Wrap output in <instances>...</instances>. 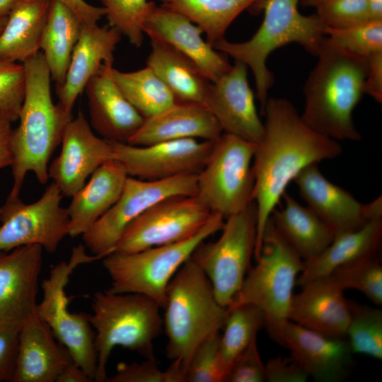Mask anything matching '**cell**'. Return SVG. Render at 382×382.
I'll list each match as a JSON object with an SVG mask.
<instances>
[{
    "label": "cell",
    "instance_id": "cell-1",
    "mask_svg": "<svg viewBox=\"0 0 382 382\" xmlns=\"http://www.w3.org/2000/svg\"><path fill=\"white\" fill-rule=\"evenodd\" d=\"M265 134L253 161L252 199L257 207L256 260L266 224L289 183L306 166L339 156V142L311 128L295 106L282 98H267Z\"/></svg>",
    "mask_w": 382,
    "mask_h": 382
},
{
    "label": "cell",
    "instance_id": "cell-2",
    "mask_svg": "<svg viewBox=\"0 0 382 382\" xmlns=\"http://www.w3.org/2000/svg\"><path fill=\"white\" fill-rule=\"evenodd\" d=\"M316 56L317 63L303 86L302 120L336 141L359 140L361 135L352 114L364 94L368 59L339 47L326 36Z\"/></svg>",
    "mask_w": 382,
    "mask_h": 382
},
{
    "label": "cell",
    "instance_id": "cell-3",
    "mask_svg": "<svg viewBox=\"0 0 382 382\" xmlns=\"http://www.w3.org/2000/svg\"><path fill=\"white\" fill-rule=\"evenodd\" d=\"M23 64L25 90L19 125L12 129L10 138L13 185L8 198L19 197L29 172L40 183H47L49 161L73 118L53 103L51 76L42 53L39 52Z\"/></svg>",
    "mask_w": 382,
    "mask_h": 382
},
{
    "label": "cell",
    "instance_id": "cell-4",
    "mask_svg": "<svg viewBox=\"0 0 382 382\" xmlns=\"http://www.w3.org/2000/svg\"><path fill=\"white\" fill-rule=\"evenodd\" d=\"M299 1L255 0L248 10L253 14L264 12L263 21L255 33L245 42H233L224 38L214 45L216 50L250 69L262 112L274 82L272 73L267 66L269 55L282 46L296 42L316 56L325 37V27L317 16L302 15L298 10Z\"/></svg>",
    "mask_w": 382,
    "mask_h": 382
},
{
    "label": "cell",
    "instance_id": "cell-5",
    "mask_svg": "<svg viewBox=\"0 0 382 382\" xmlns=\"http://www.w3.org/2000/svg\"><path fill=\"white\" fill-rule=\"evenodd\" d=\"M163 309L166 356L186 373L196 349L222 329L227 307L218 302L209 279L190 257L170 281Z\"/></svg>",
    "mask_w": 382,
    "mask_h": 382
},
{
    "label": "cell",
    "instance_id": "cell-6",
    "mask_svg": "<svg viewBox=\"0 0 382 382\" xmlns=\"http://www.w3.org/2000/svg\"><path fill=\"white\" fill-rule=\"evenodd\" d=\"M89 322L95 329L97 371L94 381L104 382L108 359L115 347L155 359L154 342L163 328L161 308L151 299L136 293L105 289L94 294Z\"/></svg>",
    "mask_w": 382,
    "mask_h": 382
},
{
    "label": "cell",
    "instance_id": "cell-7",
    "mask_svg": "<svg viewBox=\"0 0 382 382\" xmlns=\"http://www.w3.org/2000/svg\"><path fill=\"white\" fill-rule=\"evenodd\" d=\"M256 262L228 307L242 303L258 307L265 316V328L277 340L282 325L289 320L293 290L304 261L278 233L270 217Z\"/></svg>",
    "mask_w": 382,
    "mask_h": 382
},
{
    "label": "cell",
    "instance_id": "cell-8",
    "mask_svg": "<svg viewBox=\"0 0 382 382\" xmlns=\"http://www.w3.org/2000/svg\"><path fill=\"white\" fill-rule=\"evenodd\" d=\"M224 222L223 216L212 212L207 224L187 240L135 253L113 252L104 257L103 264L111 279L108 289L144 295L163 309L171 279L202 241L223 228Z\"/></svg>",
    "mask_w": 382,
    "mask_h": 382
},
{
    "label": "cell",
    "instance_id": "cell-9",
    "mask_svg": "<svg viewBox=\"0 0 382 382\" xmlns=\"http://www.w3.org/2000/svg\"><path fill=\"white\" fill-rule=\"evenodd\" d=\"M257 145L225 132L213 141L197 179V195L211 212L226 219L253 202V161Z\"/></svg>",
    "mask_w": 382,
    "mask_h": 382
},
{
    "label": "cell",
    "instance_id": "cell-10",
    "mask_svg": "<svg viewBox=\"0 0 382 382\" xmlns=\"http://www.w3.org/2000/svg\"><path fill=\"white\" fill-rule=\"evenodd\" d=\"M100 259L99 256L88 255L82 245L73 248L69 260L54 265L48 278L43 280L42 299L36 306L39 318L93 381L97 371L94 333L88 316L69 311L65 289L69 277L77 267Z\"/></svg>",
    "mask_w": 382,
    "mask_h": 382
},
{
    "label": "cell",
    "instance_id": "cell-11",
    "mask_svg": "<svg viewBox=\"0 0 382 382\" xmlns=\"http://www.w3.org/2000/svg\"><path fill=\"white\" fill-rule=\"evenodd\" d=\"M257 207L251 202L242 211L226 218L221 235L202 241L191 257L212 286L218 302L228 307L250 269L257 238Z\"/></svg>",
    "mask_w": 382,
    "mask_h": 382
},
{
    "label": "cell",
    "instance_id": "cell-12",
    "mask_svg": "<svg viewBox=\"0 0 382 382\" xmlns=\"http://www.w3.org/2000/svg\"><path fill=\"white\" fill-rule=\"evenodd\" d=\"M197 174L161 180L128 176L115 204L83 236L91 253L103 259L112 253L126 227L158 201L176 195H195Z\"/></svg>",
    "mask_w": 382,
    "mask_h": 382
},
{
    "label": "cell",
    "instance_id": "cell-13",
    "mask_svg": "<svg viewBox=\"0 0 382 382\" xmlns=\"http://www.w3.org/2000/svg\"><path fill=\"white\" fill-rule=\"evenodd\" d=\"M212 214L197 195L166 197L126 227L113 252L135 253L187 240L207 224Z\"/></svg>",
    "mask_w": 382,
    "mask_h": 382
},
{
    "label": "cell",
    "instance_id": "cell-14",
    "mask_svg": "<svg viewBox=\"0 0 382 382\" xmlns=\"http://www.w3.org/2000/svg\"><path fill=\"white\" fill-rule=\"evenodd\" d=\"M63 197L52 182L33 203L25 204L20 197H7L0 212V251L39 245L47 253H54L69 236L67 209L61 205Z\"/></svg>",
    "mask_w": 382,
    "mask_h": 382
},
{
    "label": "cell",
    "instance_id": "cell-15",
    "mask_svg": "<svg viewBox=\"0 0 382 382\" xmlns=\"http://www.w3.org/2000/svg\"><path fill=\"white\" fill-rule=\"evenodd\" d=\"M112 158L120 161L128 176L161 180L184 174H197L203 168L213 141L182 139L146 146L108 141Z\"/></svg>",
    "mask_w": 382,
    "mask_h": 382
},
{
    "label": "cell",
    "instance_id": "cell-16",
    "mask_svg": "<svg viewBox=\"0 0 382 382\" xmlns=\"http://www.w3.org/2000/svg\"><path fill=\"white\" fill-rule=\"evenodd\" d=\"M59 156L48 166V176L63 196L71 197L103 163L112 158L110 143L96 135L79 111L66 125Z\"/></svg>",
    "mask_w": 382,
    "mask_h": 382
},
{
    "label": "cell",
    "instance_id": "cell-17",
    "mask_svg": "<svg viewBox=\"0 0 382 382\" xmlns=\"http://www.w3.org/2000/svg\"><path fill=\"white\" fill-rule=\"evenodd\" d=\"M223 132L258 144L265 134L257 111L255 94L248 80V67L235 61L230 69L211 82L203 101Z\"/></svg>",
    "mask_w": 382,
    "mask_h": 382
},
{
    "label": "cell",
    "instance_id": "cell-18",
    "mask_svg": "<svg viewBox=\"0 0 382 382\" xmlns=\"http://www.w3.org/2000/svg\"><path fill=\"white\" fill-rule=\"evenodd\" d=\"M290 351L308 376L320 382H338L352 364L353 352L345 337L328 336L287 320L276 340Z\"/></svg>",
    "mask_w": 382,
    "mask_h": 382
},
{
    "label": "cell",
    "instance_id": "cell-19",
    "mask_svg": "<svg viewBox=\"0 0 382 382\" xmlns=\"http://www.w3.org/2000/svg\"><path fill=\"white\" fill-rule=\"evenodd\" d=\"M150 40L163 42L191 59L214 82L231 68L226 55L202 37V30L182 14L154 5L144 23Z\"/></svg>",
    "mask_w": 382,
    "mask_h": 382
},
{
    "label": "cell",
    "instance_id": "cell-20",
    "mask_svg": "<svg viewBox=\"0 0 382 382\" xmlns=\"http://www.w3.org/2000/svg\"><path fill=\"white\" fill-rule=\"evenodd\" d=\"M122 35L109 25L82 23L63 85L57 89V105L72 116L74 103L88 82L105 67L112 66L114 52Z\"/></svg>",
    "mask_w": 382,
    "mask_h": 382
},
{
    "label": "cell",
    "instance_id": "cell-21",
    "mask_svg": "<svg viewBox=\"0 0 382 382\" xmlns=\"http://www.w3.org/2000/svg\"><path fill=\"white\" fill-rule=\"evenodd\" d=\"M43 250L28 245L0 251V320L22 323L35 311Z\"/></svg>",
    "mask_w": 382,
    "mask_h": 382
},
{
    "label": "cell",
    "instance_id": "cell-22",
    "mask_svg": "<svg viewBox=\"0 0 382 382\" xmlns=\"http://www.w3.org/2000/svg\"><path fill=\"white\" fill-rule=\"evenodd\" d=\"M332 275L315 279L294 294L289 320L335 337H346L350 318L349 300Z\"/></svg>",
    "mask_w": 382,
    "mask_h": 382
},
{
    "label": "cell",
    "instance_id": "cell-23",
    "mask_svg": "<svg viewBox=\"0 0 382 382\" xmlns=\"http://www.w3.org/2000/svg\"><path fill=\"white\" fill-rule=\"evenodd\" d=\"M72 359L68 349L37 316L36 310L22 322L16 369L12 382H56Z\"/></svg>",
    "mask_w": 382,
    "mask_h": 382
},
{
    "label": "cell",
    "instance_id": "cell-24",
    "mask_svg": "<svg viewBox=\"0 0 382 382\" xmlns=\"http://www.w3.org/2000/svg\"><path fill=\"white\" fill-rule=\"evenodd\" d=\"M294 180L307 207L330 226L335 235L359 229L368 222L364 214V204L328 180L318 163L305 167Z\"/></svg>",
    "mask_w": 382,
    "mask_h": 382
},
{
    "label": "cell",
    "instance_id": "cell-25",
    "mask_svg": "<svg viewBox=\"0 0 382 382\" xmlns=\"http://www.w3.org/2000/svg\"><path fill=\"white\" fill-rule=\"evenodd\" d=\"M84 91L92 129L107 141L128 143L145 118L127 100L105 69L88 82Z\"/></svg>",
    "mask_w": 382,
    "mask_h": 382
},
{
    "label": "cell",
    "instance_id": "cell-26",
    "mask_svg": "<svg viewBox=\"0 0 382 382\" xmlns=\"http://www.w3.org/2000/svg\"><path fill=\"white\" fill-rule=\"evenodd\" d=\"M222 133L218 121L204 105L177 102L163 112L145 118L128 144L146 146L182 139L214 141Z\"/></svg>",
    "mask_w": 382,
    "mask_h": 382
},
{
    "label": "cell",
    "instance_id": "cell-27",
    "mask_svg": "<svg viewBox=\"0 0 382 382\" xmlns=\"http://www.w3.org/2000/svg\"><path fill=\"white\" fill-rule=\"evenodd\" d=\"M128 178L123 165L112 158L91 175L88 182L71 197L66 208L69 236H83L117 201Z\"/></svg>",
    "mask_w": 382,
    "mask_h": 382
},
{
    "label": "cell",
    "instance_id": "cell-28",
    "mask_svg": "<svg viewBox=\"0 0 382 382\" xmlns=\"http://www.w3.org/2000/svg\"><path fill=\"white\" fill-rule=\"evenodd\" d=\"M381 237L382 219L369 221L359 229L336 234L321 253L304 261L296 284L302 287L315 279L330 275L343 265L376 255Z\"/></svg>",
    "mask_w": 382,
    "mask_h": 382
},
{
    "label": "cell",
    "instance_id": "cell-29",
    "mask_svg": "<svg viewBox=\"0 0 382 382\" xmlns=\"http://www.w3.org/2000/svg\"><path fill=\"white\" fill-rule=\"evenodd\" d=\"M284 206L274 209L270 219L278 233L302 259L307 260L321 253L335 233L309 207L299 204L286 191Z\"/></svg>",
    "mask_w": 382,
    "mask_h": 382
},
{
    "label": "cell",
    "instance_id": "cell-30",
    "mask_svg": "<svg viewBox=\"0 0 382 382\" xmlns=\"http://www.w3.org/2000/svg\"><path fill=\"white\" fill-rule=\"evenodd\" d=\"M51 0H17L0 35V59L24 63L40 50Z\"/></svg>",
    "mask_w": 382,
    "mask_h": 382
},
{
    "label": "cell",
    "instance_id": "cell-31",
    "mask_svg": "<svg viewBox=\"0 0 382 382\" xmlns=\"http://www.w3.org/2000/svg\"><path fill=\"white\" fill-rule=\"evenodd\" d=\"M149 66L170 91L178 103H202L212 81L188 57L171 47L150 40Z\"/></svg>",
    "mask_w": 382,
    "mask_h": 382
},
{
    "label": "cell",
    "instance_id": "cell-32",
    "mask_svg": "<svg viewBox=\"0 0 382 382\" xmlns=\"http://www.w3.org/2000/svg\"><path fill=\"white\" fill-rule=\"evenodd\" d=\"M81 26V21L71 9L59 1L51 0L40 50L57 89L64 83Z\"/></svg>",
    "mask_w": 382,
    "mask_h": 382
},
{
    "label": "cell",
    "instance_id": "cell-33",
    "mask_svg": "<svg viewBox=\"0 0 382 382\" xmlns=\"http://www.w3.org/2000/svg\"><path fill=\"white\" fill-rule=\"evenodd\" d=\"M105 71L144 118L157 115L177 103L170 91L148 66L129 72L112 66L105 68Z\"/></svg>",
    "mask_w": 382,
    "mask_h": 382
},
{
    "label": "cell",
    "instance_id": "cell-34",
    "mask_svg": "<svg viewBox=\"0 0 382 382\" xmlns=\"http://www.w3.org/2000/svg\"><path fill=\"white\" fill-rule=\"evenodd\" d=\"M161 6L175 11L197 25L213 45L224 38L226 30L255 0H160Z\"/></svg>",
    "mask_w": 382,
    "mask_h": 382
},
{
    "label": "cell",
    "instance_id": "cell-35",
    "mask_svg": "<svg viewBox=\"0 0 382 382\" xmlns=\"http://www.w3.org/2000/svg\"><path fill=\"white\" fill-rule=\"evenodd\" d=\"M227 311L222 328L224 332L220 334L219 352L228 374L234 360L257 338V332L265 327L266 318L258 307L250 303L229 306Z\"/></svg>",
    "mask_w": 382,
    "mask_h": 382
},
{
    "label": "cell",
    "instance_id": "cell-36",
    "mask_svg": "<svg viewBox=\"0 0 382 382\" xmlns=\"http://www.w3.org/2000/svg\"><path fill=\"white\" fill-rule=\"evenodd\" d=\"M346 337L353 354L382 359V311L349 301Z\"/></svg>",
    "mask_w": 382,
    "mask_h": 382
},
{
    "label": "cell",
    "instance_id": "cell-37",
    "mask_svg": "<svg viewBox=\"0 0 382 382\" xmlns=\"http://www.w3.org/2000/svg\"><path fill=\"white\" fill-rule=\"evenodd\" d=\"M376 255L343 265L330 275L343 290H357L374 303L381 306L382 265Z\"/></svg>",
    "mask_w": 382,
    "mask_h": 382
},
{
    "label": "cell",
    "instance_id": "cell-38",
    "mask_svg": "<svg viewBox=\"0 0 382 382\" xmlns=\"http://www.w3.org/2000/svg\"><path fill=\"white\" fill-rule=\"evenodd\" d=\"M108 25L139 47L144 40V23L155 4L149 0H100Z\"/></svg>",
    "mask_w": 382,
    "mask_h": 382
},
{
    "label": "cell",
    "instance_id": "cell-39",
    "mask_svg": "<svg viewBox=\"0 0 382 382\" xmlns=\"http://www.w3.org/2000/svg\"><path fill=\"white\" fill-rule=\"evenodd\" d=\"M325 34L339 47L366 59L382 52V20L369 19L343 28H325Z\"/></svg>",
    "mask_w": 382,
    "mask_h": 382
},
{
    "label": "cell",
    "instance_id": "cell-40",
    "mask_svg": "<svg viewBox=\"0 0 382 382\" xmlns=\"http://www.w3.org/2000/svg\"><path fill=\"white\" fill-rule=\"evenodd\" d=\"M219 332L204 340L193 353L185 382H225L227 375L220 357Z\"/></svg>",
    "mask_w": 382,
    "mask_h": 382
},
{
    "label": "cell",
    "instance_id": "cell-41",
    "mask_svg": "<svg viewBox=\"0 0 382 382\" xmlns=\"http://www.w3.org/2000/svg\"><path fill=\"white\" fill-rule=\"evenodd\" d=\"M25 90L23 64L0 59V114L4 120H18Z\"/></svg>",
    "mask_w": 382,
    "mask_h": 382
},
{
    "label": "cell",
    "instance_id": "cell-42",
    "mask_svg": "<svg viewBox=\"0 0 382 382\" xmlns=\"http://www.w3.org/2000/svg\"><path fill=\"white\" fill-rule=\"evenodd\" d=\"M105 382H185V373L175 362L162 371L155 359H146L141 363H120L115 374L108 376Z\"/></svg>",
    "mask_w": 382,
    "mask_h": 382
},
{
    "label": "cell",
    "instance_id": "cell-43",
    "mask_svg": "<svg viewBox=\"0 0 382 382\" xmlns=\"http://www.w3.org/2000/svg\"><path fill=\"white\" fill-rule=\"evenodd\" d=\"M325 28H343L370 19L368 0H328L317 8Z\"/></svg>",
    "mask_w": 382,
    "mask_h": 382
},
{
    "label": "cell",
    "instance_id": "cell-44",
    "mask_svg": "<svg viewBox=\"0 0 382 382\" xmlns=\"http://www.w3.org/2000/svg\"><path fill=\"white\" fill-rule=\"evenodd\" d=\"M262 381H265V364L261 359L255 339L234 360L225 382Z\"/></svg>",
    "mask_w": 382,
    "mask_h": 382
},
{
    "label": "cell",
    "instance_id": "cell-45",
    "mask_svg": "<svg viewBox=\"0 0 382 382\" xmlns=\"http://www.w3.org/2000/svg\"><path fill=\"white\" fill-rule=\"evenodd\" d=\"M22 323L0 320V382H12L17 363Z\"/></svg>",
    "mask_w": 382,
    "mask_h": 382
},
{
    "label": "cell",
    "instance_id": "cell-46",
    "mask_svg": "<svg viewBox=\"0 0 382 382\" xmlns=\"http://www.w3.org/2000/svg\"><path fill=\"white\" fill-rule=\"evenodd\" d=\"M265 381L305 382L309 378L306 372L292 357L278 355L265 364Z\"/></svg>",
    "mask_w": 382,
    "mask_h": 382
},
{
    "label": "cell",
    "instance_id": "cell-47",
    "mask_svg": "<svg viewBox=\"0 0 382 382\" xmlns=\"http://www.w3.org/2000/svg\"><path fill=\"white\" fill-rule=\"evenodd\" d=\"M369 68L364 86V94L378 103L382 101V52L368 58Z\"/></svg>",
    "mask_w": 382,
    "mask_h": 382
},
{
    "label": "cell",
    "instance_id": "cell-48",
    "mask_svg": "<svg viewBox=\"0 0 382 382\" xmlns=\"http://www.w3.org/2000/svg\"><path fill=\"white\" fill-rule=\"evenodd\" d=\"M71 9L82 23H98L105 16V10L101 6L90 4L85 0H57Z\"/></svg>",
    "mask_w": 382,
    "mask_h": 382
},
{
    "label": "cell",
    "instance_id": "cell-49",
    "mask_svg": "<svg viewBox=\"0 0 382 382\" xmlns=\"http://www.w3.org/2000/svg\"><path fill=\"white\" fill-rule=\"evenodd\" d=\"M11 132V122L2 120L0 122V168L11 166L12 163L10 146Z\"/></svg>",
    "mask_w": 382,
    "mask_h": 382
},
{
    "label": "cell",
    "instance_id": "cell-50",
    "mask_svg": "<svg viewBox=\"0 0 382 382\" xmlns=\"http://www.w3.org/2000/svg\"><path fill=\"white\" fill-rule=\"evenodd\" d=\"M93 380L71 359L59 373L56 382H90Z\"/></svg>",
    "mask_w": 382,
    "mask_h": 382
},
{
    "label": "cell",
    "instance_id": "cell-51",
    "mask_svg": "<svg viewBox=\"0 0 382 382\" xmlns=\"http://www.w3.org/2000/svg\"><path fill=\"white\" fill-rule=\"evenodd\" d=\"M364 217L366 221L382 219V197H377L370 203L364 204Z\"/></svg>",
    "mask_w": 382,
    "mask_h": 382
},
{
    "label": "cell",
    "instance_id": "cell-52",
    "mask_svg": "<svg viewBox=\"0 0 382 382\" xmlns=\"http://www.w3.org/2000/svg\"><path fill=\"white\" fill-rule=\"evenodd\" d=\"M370 19L382 20V0H368Z\"/></svg>",
    "mask_w": 382,
    "mask_h": 382
},
{
    "label": "cell",
    "instance_id": "cell-53",
    "mask_svg": "<svg viewBox=\"0 0 382 382\" xmlns=\"http://www.w3.org/2000/svg\"><path fill=\"white\" fill-rule=\"evenodd\" d=\"M16 1L17 0H0V16H8Z\"/></svg>",
    "mask_w": 382,
    "mask_h": 382
},
{
    "label": "cell",
    "instance_id": "cell-54",
    "mask_svg": "<svg viewBox=\"0 0 382 382\" xmlns=\"http://www.w3.org/2000/svg\"><path fill=\"white\" fill-rule=\"evenodd\" d=\"M328 0H302L303 4L306 6L318 7Z\"/></svg>",
    "mask_w": 382,
    "mask_h": 382
},
{
    "label": "cell",
    "instance_id": "cell-55",
    "mask_svg": "<svg viewBox=\"0 0 382 382\" xmlns=\"http://www.w3.org/2000/svg\"><path fill=\"white\" fill-rule=\"evenodd\" d=\"M7 19H8V16H0V35L4 28V26L7 22Z\"/></svg>",
    "mask_w": 382,
    "mask_h": 382
},
{
    "label": "cell",
    "instance_id": "cell-56",
    "mask_svg": "<svg viewBox=\"0 0 382 382\" xmlns=\"http://www.w3.org/2000/svg\"><path fill=\"white\" fill-rule=\"evenodd\" d=\"M2 120H4V119L2 117V116H1V114H0V122H1Z\"/></svg>",
    "mask_w": 382,
    "mask_h": 382
},
{
    "label": "cell",
    "instance_id": "cell-57",
    "mask_svg": "<svg viewBox=\"0 0 382 382\" xmlns=\"http://www.w3.org/2000/svg\"><path fill=\"white\" fill-rule=\"evenodd\" d=\"M0 212H1V207H0Z\"/></svg>",
    "mask_w": 382,
    "mask_h": 382
}]
</instances>
